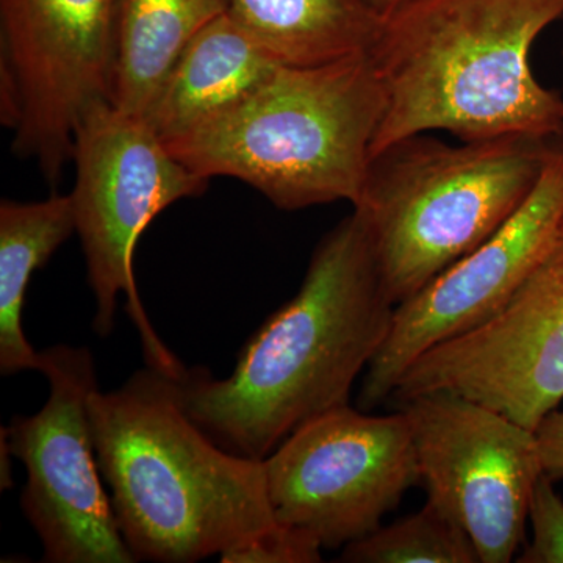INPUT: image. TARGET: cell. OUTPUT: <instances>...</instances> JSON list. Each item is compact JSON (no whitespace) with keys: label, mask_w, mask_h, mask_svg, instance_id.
I'll use <instances>...</instances> for the list:
<instances>
[{"label":"cell","mask_w":563,"mask_h":563,"mask_svg":"<svg viewBox=\"0 0 563 563\" xmlns=\"http://www.w3.org/2000/svg\"><path fill=\"white\" fill-rule=\"evenodd\" d=\"M76 233L70 195L38 202H0V372H38L40 352L22 328L25 295L36 269Z\"/></svg>","instance_id":"cell-16"},{"label":"cell","mask_w":563,"mask_h":563,"mask_svg":"<svg viewBox=\"0 0 563 563\" xmlns=\"http://www.w3.org/2000/svg\"><path fill=\"white\" fill-rule=\"evenodd\" d=\"M399 404L428 503L468 533L481 563L512 561L543 474L536 433L455 393H426Z\"/></svg>","instance_id":"cell-9"},{"label":"cell","mask_w":563,"mask_h":563,"mask_svg":"<svg viewBox=\"0 0 563 563\" xmlns=\"http://www.w3.org/2000/svg\"><path fill=\"white\" fill-rule=\"evenodd\" d=\"M563 0H410L383 16L368 55L385 95L372 157L409 136L459 141L563 133V99L533 76L531 51Z\"/></svg>","instance_id":"cell-2"},{"label":"cell","mask_w":563,"mask_h":563,"mask_svg":"<svg viewBox=\"0 0 563 563\" xmlns=\"http://www.w3.org/2000/svg\"><path fill=\"white\" fill-rule=\"evenodd\" d=\"M231 0H118L111 103L143 120L181 54Z\"/></svg>","instance_id":"cell-14"},{"label":"cell","mask_w":563,"mask_h":563,"mask_svg":"<svg viewBox=\"0 0 563 563\" xmlns=\"http://www.w3.org/2000/svg\"><path fill=\"white\" fill-rule=\"evenodd\" d=\"M229 14L287 66L365 54L383 24L374 0H231Z\"/></svg>","instance_id":"cell-15"},{"label":"cell","mask_w":563,"mask_h":563,"mask_svg":"<svg viewBox=\"0 0 563 563\" xmlns=\"http://www.w3.org/2000/svg\"><path fill=\"white\" fill-rule=\"evenodd\" d=\"M276 520L336 550L383 526L420 483L402 410L373 417L347 406L307 421L265 459Z\"/></svg>","instance_id":"cell-8"},{"label":"cell","mask_w":563,"mask_h":563,"mask_svg":"<svg viewBox=\"0 0 563 563\" xmlns=\"http://www.w3.org/2000/svg\"><path fill=\"white\" fill-rule=\"evenodd\" d=\"M76 187L70 192L88 284L95 296L92 329L99 336L113 331L121 295L139 329L147 366L180 377L184 365L158 339L136 290V244L163 210L180 199L196 198L209 179L174 157L150 125L113 103L85 111L74 135Z\"/></svg>","instance_id":"cell-6"},{"label":"cell","mask_w":563,"mask_h":563,"mask_svg":"<svg viewBox=\"0 0 563 563\" xmlns=\"http://www.w3.org/2000/svg\"><path fill=\"white\" fill-rule=\"evenodd\" d=\"M551 144L444 143L420 133L372 157L354 211L398 306L499 231L531 196Z\"/></svg>","instance_id":"cell-5"},{"label":"cell","mask_w":563,"mask_h":563,"mask_svg":"<svg viewBox=\"0 0 563 563\" xmlns=\"http://www.w3.org/2000/svg\"><path fill=\"white\" fill-rule=\"evenodd\" d=\"M395 309L352 210L322 236L301 288L247 340L231 376L185 372V409L225 450L265 461L299 426L347 406Z\"/></svg>","instance_id":"cell-1"},{"label":"cell","mask_w":563,"mask_h":563,"mask_svg":"<svg viewBox=\"0 0 563 563\" xmlns=\"http://www.w3.org/2000/svg\"><path fill=\"white\" fill-rule=\"evenodd\" d=\"M384 111L383 84L365 52L280 65L242 103L166 144L192 172L242 180L277 209L354 206Z\"/></svg>","instance_id":"cell-4"},{"label":"cell","mask_w":563,"mask_h":563,"mask_svg":"<svg viewBox=\"0 0 563 563\" xmlns=\"http://www.w3.org/2000/svg\"><path fill=\"white\" fill-rule=\"evenodd\" d=\"M374 2H376L377 10L380 11V14L385 16V14L398 9V7L404 5V3L410 2V0H374Z\"/></svg>","instance_id":"cell-21"},{"label":"cell","mask_w":563,"mask_h":563,"mask_svg":"<svg viewBox=\"0 0 563 563\" xmlns=\"http://www.w3.org/2000/svg\"><path fill=\"white\" fill-rule=\"evenodd\" d=\"M118 0H0V69L20 91L13 151L60 181L85 111L111 102Z\"/></svg>","instance_id":"cell-11"},{"label":"cell","mask_w":563,"mask_h":563,"mask_svg":"<svg viewBox=\"0 0 563 563\" xmlns=\"http://www.w3.org/2000/svg\"><path fill=\"white\" fill-rule=\"evenodd\" d=\"M562 141H563V133H562Z\"/></svg>","instance_id":"cell-22"},{"label":"cell","mask_w":563,"mask_h":563,"mask_svg":"<svg viewBox=\"0 0 563 563\" xmlns=\"http://www.w3.org/2000/svg\"><path fill=\"white\" fill-rule=\"evenodd\" d=\"M551 481L553 477L543 473L533 487L528 517L533 537L518 559L520 563H563V499Z\"/></svg>","instance_id":"cell-19"},{"label":"cell","mask_w":563,"mask_h":563,"mask_svg":"<svg viewBox=\"0 0 563 563\" xmlns=\"http://www.w3.org/2000/svg\"><path fill=\"white\" fill-rule=\"evenodd\" d=\"M180 377L147 366L90 396L96 457L136 561L220 558L279 523L265 462L214 442L185 409Z\"/></svg>","instance_id":"cell-3"},{"label":"cell","mask_w":563,"mask_h":563,"mask_svg":"<svg viewBox=\"0 0 563 563\" xmlns=\"http://www.w3.org/2000/svg\"><path fill=\"white\" fill-rule=\"evenodd\" d=\"M450 391L536 431L563 399V218L542 257L501 309L426 351L402 374L398 402Z\"/></svg>","instance_id":"cell-10"},{"label":"cell","mask_w":563,"mask_h":563,"mask_svg":"<svg viewBox=\"0 0 563 563\" xmlns=\"http://www.w3.org/2000/svg\"><path fill=\"white\" fill-rule=\"evenodd\" d=\"M279 66L222 14L185 49L143 120L165 143L180 139L250 98Z\"/></svg>","instance_id":"cell-13"},{"label":"cell","mask_w":563,"mask_h":563,"mask_svg":"<svg viewBox=\"0 0 563 563\" xmlns=\"http://www.w3.org/2000/svg\"><path fill=\"white\" fill-rule=\"evenodd\" d=\"M562 218L563 141L551 144L531 196L499 231L396 306L390 332L363 377L361 406L391 398L420 355L498 312L542 257Z\"/></svg>","instance_id":"cell-12"},{"label":"cell","mask_w":563,"mask_h":563,"mask_svg":"<svg viewBox=\"0 0 563 563\" xmlns=\"http://www.w3.org/2000/svg\"><path fill=\"white\" fill-rule=\"evenodd\" d=\"M537 450L543 473L550 477L563 476V410H551L537 426Z\"/></svg>","instance_id":"cell-20"},{"label":"cell","mask_w":563,"mask_h":563,"mask_svg":"<svg viewBox=\"0 0 563 563\" xmlns=\"http://www.w3.org/2000/svg\"><path fill=\"white\" fill-rule=\"evenodd\" d=\"M340 562L481 563L468 533L431 503L344 547Z\"/></svg>","instance_id":"cell-17"},{"label":"cell","mask_w":563,"mask_h":563,"mask_svg":"<svg viewBox=\"0 0 563 563\" xmlns=\"http://www.w3.org/2000/svg\"><path fill=\"white\" fill-rule=\"evenodd\" d=\"M321 543L302 529L277 523L220 555L222 563H317Z\"/></svg>","instance_id":"cell-18"},{"label":"cell","mask_w":563,"mask_h":563,"mask_svg":"<svg viewBox=\"0 0 563 563\" xmlns=\"http://www.w3.org/2000/svg\"><path fill=\"white\" fill-rule=\"evenodd\" d=\"M49 399L31 417L2 429L11 455L27 473L21 509L38 536L47 563H133L107 492L95 442L90 396L98 372L85 346L40 351Z\"/></svg>","instance_id":"cell-7"}]
</instances>
